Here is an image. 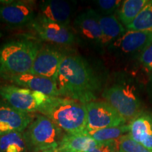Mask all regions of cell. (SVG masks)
Instances as JSON below:
<instances>
[{"label":"cell","instance_id":"cell-1","mask_svg":"<svg viewBox=\"0 0 152 152\" xmlns=\"http://www.w3.org/2000/svg\"><path fill=\"white\" fill-rule=\"evenodd\" d=\"M56 83L60 97L87 104L95 101L102 81L91 66L79 55L66 54L57 74Z\"/></svg>","mask_w":152,"mask_h":152},{"label":"cell","instance_id":"cell-2","mask_svg":"<svg viewBox=\"0 0 152 152\" xmlns=\"http://www.w3.org/2000/svg\"><path fill=\"white\" fill-rule=\"evenodd\" d=\"M39 113L49 118L66 134H84L86 130V106L77 101L51 96Z\"/></svg>","mask_w":152,"mask_h":152},{"label":"cell","instance_id":"cell-3","mask_svg":"<svg viewBox=\"0 0 152 152\" xmlns=\"http://www.w3.org/2000/svg\"><path fill=\"white\" fill-rule=\"evenodd\" d=\"M40 47L29 39L9 42L0 47V76L7 80L30 73Z\"/></svg>","mask_w":152,"mask_h":152},{"label":"cell","instance_id":"cell-4","mask_svg":"<svg viewBox=\"0 0 152 152\" xmlns=\"http://www.w3.org/2000/svg\"><path fill=\"white\" fill-rule=\"evenodd\" d=\"M102 96L126 122H130L144 111L140 93L131 80H120L106 87Z\"/></svg>","mask_w":152,"mask_h":152},{"label":"cell","instance_id":"cell-5","mask_svg":"<svg viewBox=\"0 0 152 152\" xmlns=\"http://www.w3.org/2000/svg\"><path fill=\"white\" fill-rule=\"evenodd\" d=\"M65 132L49 118L40 114L34 117L24 131L30 152H42L58 147Z\"/></svg>","mask_w":152,"mask_h":152},{"label":"cell","instance_id":"cell-6","mask_svg":"<svg viewBox=\"0 0 152 152\" xmlns=\"http://www.w3.org/2000/svg\"><path fill=\"white\" fill-rule=\"evenodd\" d=\"M0 96L14 109L24 113L39 112L51 96L11 84L0 85Z\"/></svg>","mask_w":152,"mask_h":152},{"label":"cell","instance_id":"cell-7","mask_svg":"<svg viewBox=\"0 0 152 152\" xmlns=\"http://www.w3.org/2000/svg\"><path fill=\"white\" fill-rule=\"evenodd\" d=\"M85 106L87 112V125L85 133L120 126L126 123L125 120L104 101H93L85 104Z\"/></svg>","mask_w":152,"mask_h":152},{"label":"cell","instance_id":"cell-8","mask_svg":"<svg viewBox=\"0 0 152 152\" xmlns=\"http://www.w3.org/2000/svg\"><path fill=\"white\" fill-rule=\"evenodd\" d=\"M77 41L93 48H103L102 33L98 19V14L88 9L78 15L72 28Z\"/></svg>","mask_w":152,"mask_h":152},{"label":"cell","instance_id":"cell-9","mask_svg":"<svg viewBox=\"0 0 152 152\" xmlns=\"http://www.w3.org/2000/svg\"><path fill=\"white\" fill-rule=\"evenodd\" d=\"M30 26L38 37L48 42L59 45H72L77 42L75 33L70 26L37 16Z\"/></svg>","mask_w":152,"mask_h":152},{"label":"cell","instance_id":"cell-10","mask_svg":"<svg viewBox=\"0 0 152 152\" xmlns=\"http://www.w3.org/2000/svg\"><path fill=\"white\" fill-rule=\"evenodd\" d=\"M0 4V21L11 27L30 25L35 20V3L32 1H2Z\"/></svg>","mask_w":152,"mask_h":152},{"label":"cell","instance_id":"cell-11","mask_svg":"<svg viewBox=\"0 0 152 152\" xmlns=\"http://www.w3.org/2000/svg\"><path fill=\"white\" fill-rule=\"evenodd\" d=\"M151 43L152 33L128 30L109 48L117 56L139 57Z\"/></svg>","mask_w":152,"mask_h":152},{"label":"cell","instance_id":"cell-12","mask_svg":"<svg viewBox=\"0 0 152 152\" xmlns=\"http://www.w3.org/2000/svg\"><path fill=\"white\" fill-rule=\"evenodd\" d=\"M65 55L54 47H40L30 73L56 81L58 69Z\"/></svg>","mask_w":152,"mask_h":152},{"label":"cell","instance_id":"cell-13","mask_svg":"<svg viewBox=\"0 0 152 152\" xmlns=\"http://www.w3.org/2000/svg\"><path fill=\"white\" fill-rule=\"evenodd\" d=\"M34 118L30 113L19 111L6 102H0V136L24 132Z\"/></svg>","mask_w":152,"mask_h":152},{"label":"cell","instance_id":"cell-14","mask_svg":"<svg viewBox=\"0 0 152 152\" xmlns=\"http://www.w3.org/2000/svg\"><path fill=\"white\" fill-rule=\"evenodd\" d=\"M73 3L63 0H48L39 4L37 16L69 26L74 12Z\"/></svg>","mask_w":152,"mask_h":152},{"label":"cell","instance_id":"cell-15","mask_svg":"<svg viewBox=\"0 0 152 152\" xmlns=\"http://www.w3.org/2000/svg\"><path fill=\"white\" fill-rule=\"evenodd\" d=\"M13 85L25 87L35 92H41L49 96H60L56 81L31 73L21 74L7 80Z\"/></svg>","mask_w":152,"mask_h":152},{"label":"cell","instance_id":"cell-16","mask_svg":"<svg viewBox=\"0 0 152 152\" xmlns=\"http://www.w3.org/2000/svg\"><path fill=\"white\" fill-rule=\"evenodd\" d=\"M128 125L130 137L152 151V114L147 111L142 112Z\"/></svg>","mask_w":152,"mask_h":152},{"label":"cell","instance_id":"cell-17","mask_svg":"<svg viewBox=\"0 0 152 152\" xmlns=\"http://www.w3.org/2000/svg\"><path fill=\"white\" fill-rule=\"evenodd\" d=\"M97 14L102 29L103 47H109L125 33V29L115 15L105 16L98 12Z\"/></svg>","mask_w":152,"mask_h":152},{"label":"cell","instance_id":"cell-18","mask_svg":"<svg viewBox=\"0 0 152 152\" xmlns=\"http://www.w3.org/2000/svg\"><path fill=\"white\" fill-rule=\"evenodd\" d=\"M98 143L86 134L65 133L58 149L62 152H88Z\"/></svg>","mask_w":152,"mask_h":152},{"label":"cell","instance_id":"cell-19","mask_svg":"<svg viewBox=\"0 0 152 152\" xmlns=\"http://www.w3.org/2000/svg\"><path fill=\"white\" fill-rule=\"evenodd\" d=\"M1 152H30L24 132H14L0 136Z\"/></svg>","mask_w":152,"mask_h":152},{"label":"cell","instance_id":"cell-20","mask_svg":"<svg viewBox=\"0 0 152 152\" xmlns=\"http://www.w3.org/2000/svg\"><path fill=\"white\" fill-rule=\"evenodd\" d=\"M149 0H125L118 11V17L123 26L130 25L138 16Z\"/></svg>","mask_w":152,"mask_h":152},{"label":"cell","instance_id":"cell-21","mask_svg":"<svg viewBox=\"0 0 152 152\" xmlns=\"http://www.w3.org/2000/svg\"><path fill=\"white\" fill-rule=\"evenodd\" d=\"M129 130V125L125 124L88 132L85 133L84 134L90 137L97 142H104L119 140L121 137L128 134Z\"/></svg>","mask_w":152,"mask_h":152},{"label":"cell","instance_id":"cell-22","mask_svg":"<svg viewBox=\"0 0 152 152\" xmlns=\"http://www.w3.org/2000/svg\"><path fill=\"white\" fill-rule=\"evenodd\" d=\"M126 28L128 30L152 33V0H149L136 18Z\"/></svg>","mask_w":152,"mask_h":152},{"label":"cell","instance_id":"cell-23","mask_svg":"<svg viewBox=\"0 0 152 152\" xmlns=\"http://www.w3.org/2000/svg\"><path fill=\"white\" fill-rule=\"evenodd\" d=\"M119 146L120 149L123 152H152L142 144L134 141L129 134L123 135L119 139Z\"/></svg>","mask_w":152,"mask_h":152},{"label":"cell","instance_id":"cell-24","mask_svg":"<svg viewBox=\"0 0 152 152\" xmlns=\"http://www.w3.org/2000/svg\"><path fill=\"white\" fill-rule=\"evenodd\" d=\"M123 1L120 0H99L96 1V4L101 11L100 14L105 16L114 15V13L118 11Z\"/></svg>","mask_w":152,"mask_h":152},{"label":"cell","instance_id":"cell-25","mask_svg":"<svg viewBox=\"0 0 152 152\" xmlns=\"http://www.w3.org/2000/svg\"><path fill=\"white\" fill-rule=\"evenodd\" d=\"M120 149L119 140L99 142L96 146L88 152H116Z\"/></svg>","mask_w":152,"mask_h":152},{"label":"cell","instance_id":"cell-26","mask_svg":"<svg viewBox=\"0 0 152 152\" xmlns=\"http://www.w3.org/2000/svg\"><path fill=\"white\" fill-rule=\"evenodd\" d=\"M138 59L146 71H152V43L141 53Z\"/></svg>","mask_w":152,"mask_h":152},{"label":"cell","instance_id":"cell-27","mask_svg":"<svg viewBox=\"0 0 152 152\" xmlns=\"http://www.w3.org/2000/svg\"><path fill=\"white\" fill-rule=\"evenodd\" d=\"M147 92L149 96V98L152 99V71L150 72L149 82H148L147 85Z\"/></svg>","mask_w":152,"mask_h":152},{"label":"cell","instance_id":"cell-28","mask_svg":"<svg viewBox=\"0 0 152 152\" xmlns=\"http://www.w3.org/2000/svg\"><path fill=\"white\" fill-rule=\"evenodd\" d=\"M54 149H49V150H47V151H42V152H54Z\"/></svg>","mask_w":152,"mask_h":152},{"label":"cell","instance_id":"cell-29","mask_svg":"<svg viewBox=\"0 0 152 152\" xmlns=\"http://www.w3.org/2000/svg\"><path fill=\"white\" fill-rule=\"evenodd\" d=\"M54 152H62V151H60V150L58 149V148H56V149H54Z\"/></svg>","mask_w":152,"mask_h":152},{"label":"cell","instance_id":"cell-30","mask_svg":"<svg viewBox=\"0 0 152 152\" xmlns=\"http://www.w3.org/2000/svg\"><path fill=\"white\" fill-rule=\"evenodd\" d=\"M116 152H123V151H121V149H119V150H118V151H117Z\"/></svg>","mask_w":152,"mask_h":152},{"label":"cell","instance_id":"cell-31","mask_svg":"<svg viewBox=\"0 0 152 152\" xmlns=\"http://www.w3.org/2000/svg\"><path fill=\"white\" fill-rule=\"evenodd\" d=\"M0 152H1V149H0Z\"/></svg>","mask_w":152,"mask_h":152}]
</instances>
